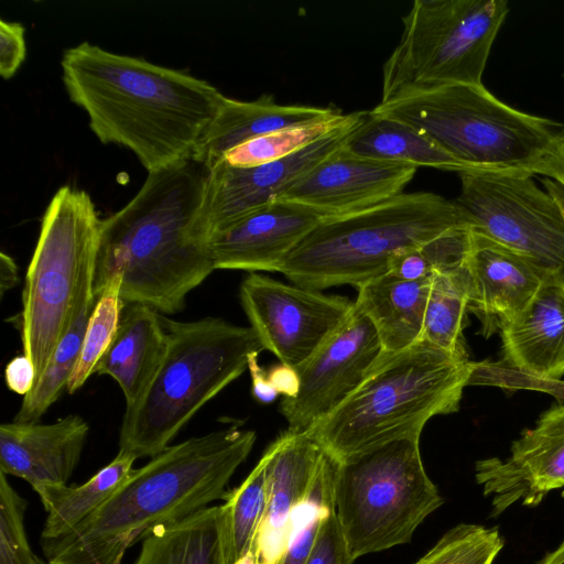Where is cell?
I'll use <instances>...</instances> for the list:
<instances>
[{
  "label": "cell",
  "mask_w": 564,
  "mask_h": 564,
  "mask_svg": "<svg viewBox=\"0 0 564 564\" xmlns=\"http://www.w3.org/2000/svg\"><path fill=\"white\" fill-rule=\"evenodd\" d=\"M62 79L102 143L131 150L148 172L192 158L226 96L208 82L82 42L63 52Z\"/></svg>",
  "instance_id": "cell-1"
},
{
  "label": "cell",
  "mask_w": 564,
  "mask_h": 564,
  "mask_svg": "<svg viewBox=\"0 0 564 564\" xmlns=\"http://www.w3.org/2000/svg\"><path fill=\"white\" fill-rule=\"evenodd\" d=\"M208 169L191 159L150 172L134 197L101 219L94 291L121 276L123 303L175 314L216 270L208 245L191 234Z\"/></svg>",
  "instance_id": "cell-2"
},
{
  "label": "cell",
  "mask_w": 564,
  "mask_h": 564,
  "mask_svg": "<svg viewBox=\"0 0 564 564\" xmlns=\"http://www.w3.org/2000/svg\"><path fill=\"white\" fill-rule=\"evenodd\" d=\"M236 426L191 437L150 458L91 516L65 536L41 540L48 564H122L152 528L188 517L217 500L256 442Z\"/></svg>",
  "instance_id": "cell-3"
},
{
  "label": "cell",
  "mask_w": 564,
  "mask_h": 564,
  "mask_svg": "<svg viewBox=\"0 0 564 564\" xmlns=\"http://www.w3.org/2000/svg\"><path fill=\"white\" fill-rule=\"evenodd\" d=\"M476 365L420 339L381 354L360 386L307 433L340 462L398 440H417L435 415L458 410Z\"/></svg>",
  "instance_id": "cell-4"
},
{
  "label": "cell",
  "mask_w": 564,
  "mask_h": 564,
  "mask_svg": "<svg viewBox=\"0 0 564 564\" xmlns=\"http://www.w3.org/2000/svg\"><path fill=\"white\" fill-rule=\"evenodd\" d=\"M166 350L152 381L126 406L119 451L137 458L164 451L188 421L264 350L251 327L219 317L177 322L162 316Z\"/></svg>",
  "instance_id": "cell-5"
},
{
  "label": "cell",
  "mask_w": 564,
  "mask_h": 564,
  "mask_svg": "<svg viewBox=\"0 0 564 564\" xmlns=\"http://www.w3.org/2000/svg\"><path fill=\"white\" fill-rule=\"evenodd\" d=\"M370 111L414 128L468 172L533 176L564 143V123L519 111L482 84L442 86Z\"/></svg>",
  "instance_id": "cell-6"
},
{
  "label": "cell",
  "mask_w": 564,
  "mask_h": 564,
  "mask_svg": "<svg viewBox=\"0 0 564 564\" xmlns=\"http://www.w3.org/2000/svg\"><path fill=\"white\" fill-rule=\"evenodd\" d=\"M462 227L470 228V219L455 199L430 192L401 193L324 219L291 251L280 272L311 290L358 288L387 273L398 252Z\"/></svg>",
  "instance_id": "cell-7"
},
{
  "label": "cell",
  "mask_w": 564,
  "mask_h": 564,
  "mask_svg": "<svg viewBox=\"0 0 564 564\" xmlns=\"http://www.w3.org/2000/svg\"><path fill=\"white\" fill-rule=\"evenodd\" d=\"M100 225L90 195L69 185L45 209L22 293V345L35 384L73 323L83 279L96 264Z\"/></svg>",
  "instance_id": "cell-8"
},
{
  "label": "cell",
  "mask_w": 564,
  "mask_h": 564,
  "mask_svg": "<svg viewBox=\"0 0 564 564\" xmlns=\"http://www.w3.org/2000/svg\"><path fill=\"white\" fill-rule=\"evenodd\" d=\"M334 501L355 560L409 543L444 502L424 469L417 440L389 442L337 462Z\"/></svg>",
  "instance_id": "cell-9"
},
{
  "label": "cell",
  "mask_w": 564,
  "mask_h": 564,
  "mask_svg": "<svg viewBox=\"0 0 564 564\" xmlns=\"http://www.w3.org/2000/svg\"><path fill=\"white\" fill-rule=\"evenodd\" d=\"M506 0H415L383 65L379 104L447 85H481Z\"/></svg>",
  "instance_id": "cell-10"
},
{
  "label": "cell",
  "mask_w": 564,
  "mask_h": 564,
  "mask_svg": "<svg viewBox=\"0 0 564 564\" xmlns=\"http://www.w3.org/2000/svg\"><path fill=\"white\" fill-rule=\"evenodd\" d=\"M455 199L470 229L564 274V215L532 176L463 172Z\"/></svg>",
  "instance_id": "cell-11"
},
{
  "label": "cell",
  "mask_w": 564,
  "mask_h": 564,
  "mask_svg": "<svg viewBox=\"0 0 564 564\" xmlns=\"http://www.w3.org/2000/svg\"><path fill=\"white\" fill-rule=\"evenodd\" d=\"M366 115L367 111L352 112L345 126L279 160L250 166L218 161L208 169L192 236L208 245L216 234L281 198L301 177L340 149Z\"/></svg>",
  "instance_id": "cell-12"
},
{
  "label": "cell",
  "mask_w": 564,
  "mask_h": 564,
  "mask_svg": "<svg viewBox=\"0 0 564 564\" xmlns=\"http://www.w3.org/2000/svg\"><path fill=\"white\" fill-rule=\"evenodd\" d=\"M241 306L264 350L297 368L339 327L355 306L340 295L250 273L240 284Z\"/></svg>",
  "instance_id": "cell-13"
},
{
  "label": "cell",
  "mask_w": 564,
  "mask_h": 564,
  "mask_svg": "<svg viewBox=\"0 0 564 564\" xmlns=\"http://www.w3.org/2000/svg\"><path fill=\"white\" fill-rule=\"evenodd\" d=\"M382 354L375 326L355 305L339 327L300 367V390L283 398L288 431L305 433L341 404Z\"/></svg>",
  "instance_id": "cell-14"
},
{
  "label": "cell",
  "mask_w": 564,
  "mask_h": 564,
  "mask_svg": "<svg viewBox=\"0 0 564 564\" xmlns=\"http://www.w3.org/2000/svg\"><path fill=\"white\" fill-rule=\"evenodd\" d=\"M475 477L491 498V517L514 503L535 507L551 490L564 487V404L552 406L525 430L508 458L478 460Z\"/></svg>",
  "instance_id": "cell-15"
},
{
  "label": "cell",
  "mask_w": 564,
  "mask_h": 564,
  "mask_svg": "<svg viewBox=\"0 0 564 564\" xmlns=\"http://www.w3.org/2000/svg\"><path fill=\"white\" fill-rule=\"evenodd\" d=\"M416 169L356 155L343 145L279 199L310 207L326 217L350 214L403 193Z\"/></svg>",
  "instance_id": "cell-16"
},
{
  "label": "cell",
  "mask_w": 564,
  "mask_h": 564,
  "mask_svg": "<svg viewBox=\"0 0 564 564\" xmlns=\"http://www.w3.org/2000/svg\"><path fill=\"white\" fill-rule=\"evenodd\" d=\"M465 265L471 279L468 311L479 318L486 338L516 318L556 273L473 229Z\"/></svg>",
  "instance_id": "cell-17"
},
{
  "label": "cell",
  "mask_w": 564,
  "mask_h": 564,
  "mask_svg": "<svg viewBox=\"0 0 564 564\" xmlns=\"http://www.w3.org/2000/svg\"><path fill=\"white\" fill-rule=\"evenodd\" d=\"M326 218L310 207L278 199L208 240L215 268L280 272L291 251Z\"/></svg>",
  "instance_id": "cell-18"
},
{
  "label": "cell",
  "mask_w": 564,
  "mask_h": 564,
  "mask_svg": "<svg viewBox=\"0 0 564 564\" xmlns=\"http://www.w3.org/2000/svg\"><path fill=\"white\" fill-rule=\"evenodd\" d=\"M268 499L252 553L259 564H275L292 534V516L307 497L324 451L307 433L283 432L265 449Z\"/></svg>",
  "instance_id": "cell-19"
},
{
  "label": "cell",
  "mask_w": 564,
  "mask_h": 564,
  "mask_svg": "<svg viewBox=\"0 0 564 564\" xmlns=\"http://www.w3.org/2000/svg\"><path fill=\"white\" fill-rule=\"evenodd\" d=\"M89 425L77 414L50 424L11 422L0 425V471L32 488L64 486L73 476L87 442Z\"/></svg>",
  "instance_id": "cell-20"
},
{
  "label": "cell",
  "mask_w": 564,
  "mask_h": 564,
  "mask_svg": "<svg viewBox=\"0 0 564 564\" xmlns=\"http://www.w3.org/2000/svg\"><path fill=\"white\" fill-rule=\"evenodd\" d=\"M499 333L511 366L536 379L558 380L564 375V274L553 273Z\"/></svg>",
  "instance_id": "cell-21"
},
{
  "label": "cell",
  "mask_w": 564,
  "mask_h": 564,
  "mask_svg": "<svg viewBox=\"0 0 564 564\" xmlns=\"http://www.w3.org/2000/svg\"><path fill=\"white\" fill-rule=\"evenodd\" d=\"M340 112L330 107L280 105L272 95L267 94L252 101L226 96L220 110L196 143L192 159L209 169L239 144Z\"/></svg>",
  "instance_id": "cell-22"
},
{
  "label": "cell",
  "mask_w": 564,
  "mask_h": 564,
  "mask_svg": "<svg viewBox=\"0 0 564 564\" xmlns=\"http://www.w3.org/2000/svg\"><path fill=\"white\" fill-rule=\"evenodd\" d=\"M166 350L162 316L138 303H124L113 340L98 361L95 373L119 384L126 406L134 404L155 376Z\"/></svg>",
  "instance_id": "cell-23"
},
{
  "label": "cell",
  "mask_w": 564,
  "mask_h": 564,
  "mask_svg": "<svg viewBox=\"0 0 564 564\" xmlns=\"http://www.w3.org/2000/svg\"><path fill=\"white\" fill-rule=\"evenodd\" d=\"M133 564H234L226 503L152 528Z\"/></svg>",
  "instance_id": "cell-24"
},
{
  "label": "cell",
  "mask_w": 564,
  "mask_h": 564,
  "mask_svg": "<svg viewBox=\"0 0 564 564\" xmlns=\"http://www.w3.org/2000/svg\"><path fill=\"white\" fill-rule=\"evenodd\" d=\"M431 279L405 281L384 273L357 288L355 305L375 326L382 354L399 352L421 339Z\"/></svg>",
  "instance_id": "cell-25"
},
{
  "label": "cell",
  "mask_w": 564,
  "mask_h": 564,
  "mask_svg": "<svg viewBox=\"0 0 564 564\" xmlns=\"http://www.w3.org/2000/svg\"><path fill=\"white\" fill-rule=\"evenodd\" d=\"M137 457L121 452L83 485L42 486L33 490L46 511L41 540L67 535L91 516L122 486Z\"/></svg>",
  "instance_id": "cell-26"
},
{
  "label": "cell",
  "mask_w": 564,
  "mask_h": 564,
  "mask_svg": "<svg viewBox=\"0 0 564 564\" xmlns=\"http://www.w3.org/2000/svg\"><path fill=\"white\" fill-rule=\"evenodd\" d=\"M344 147L351 153L380 161L433 167L458 173L467 167L414 128L367 111Z\"/></svg>",
  "instance_id": "cell-27"
},
{
  "label": "cell",
  "mask_w": 564,
  "mask_h": 564,
  "mask_svg": "<svg viewBox=\"0 0 564 564\" xmlns=\"http://www.w3.org/2000/svg\"><path fill=\"white\" fill-rule=\"evenodd\" d=\"M95 265L85 274L78 293L75 315L67 333L59 341L46 370L31 392L24 395L14 422H37L67 389L77 364L89 317L97 296L94 291Z\"/></svg>",
  "instance_id": "cell-28"
},
{
  "label": "cell",
  "mask_w": 564,
  "mask_h": 564,
  "mask_svg": "<svg viewBox=\"0 0 564 564\" xmlns=\"http://www.w3.org/2000/svg\"><path fill=\"white\" fill-rule=\"evenodd\" d=\"M471 295V279L466 265L434 272L427 296L421 339L448 352L469 359L463 330Z\"/></svg>",
  "instance_id": "cell-29"
},
{
  "label": "cell",
  "mask_w": 564,
  "mask_h": 564,
  "mask_svg": "<svg viewBox=\"0 0 564 564\" xmlns=\"http://www.w3.org/2000/svg\"><path fill=\"white\" fill-rule=\"evenodd\" d=\"M337 462L324 452L307 497L292 516V534L275 564H305L325 517L335 509L334 486Z\"/></svg>",
  "instance_id": "cell-30"
},
{
  "label": "cell",
  "mask_w": 564,
  "mask_h": 564,
  "mask_svg": "<svg viewBox=\"0 0 564 564\" xmlns=\"http://www.w3.org/2000/svg\"><path fill=\"white\" fill-rule=\"evenodd\" d=\"M351 113L288 127L258 137L228 151L221 160L231 165L250 166L289 156L345 126Z\"/></svg>",
  "instance_id": "cell-31"
},
{
  "label": "cell",
  "mask_w": 564,
  "mask_h": 564,
  "mask_svg": "<svg viewBox=\"0 0 564 564\" xmlns=\"http://www.w3.org/2000/svg\"><path fill=\"white\" fill-rule=\"evenodd\" d=\"M121 276H111L97 295L95 307L85 332L77 364L69 377L67 392L75 393L87 379L110 347L117 333L124 303L120 297Z\"/></svg>",
  "instance_id": "cell-32"
},
{
  "label": "cell",
  "mask_w": 564,
  "mask_h": 564,
  "mask_svg": "<svg viewBox=\"0 0 564 564\" xmlns=\"http://www.w3.org/2000/svg\"><path fill=\"white\" fill-rule=\"evenodd\" d=\"M268 455L264 452L247 478L229 490L224 500L229 514L234 563L249 552L265 513L268 499Z\"/></svg>",
  "instance_id": "cell-33"
},
{
  "label": "cell",
  "mask_w": 564,
  "mask_h": 564,
  "mask_svg": "<svg viewBox=\"0 0 564 564\" xmlns=\"http://www.w3.org/2000/svg\"><path fill=\"white\" fill-rule=\"evenodd\" d=\"M502 547L503 539L496 528L460 523L414 564H494Z\"/></svg>",
  "instance_id": "cell-34"
},
{
  "label": "cell",
  "mask_w": 564,
  "mask_h": 564,
  "mask_svg": "<svg viewBox=\"0 0 564 564\" xmlns=\"http://www.w3.org/2000/svg\"><path fill=\"white\" fill-rule=\"evenodd\" d=\"M28 501L0 471V564H40L31 550L24 518Z\"/></svg>",
  "instance_id": "cell-35"
},
{
  "label": "cell",
  "mask_w": 564,
  "mask_h": 564,
  "mask_svg": "<svg viewBox=\"0 0 564 564\" xmlns=\"http://www.w3.org/2000/svg\"><path fill=\"white\" fill-rule=\"evenodd\" d=\"M354 561L334 509L323 520L305 564H352Z\"/></svg>",
  "instance_id": "cell-36"
},
{
  "label": "cell",
  "mask_w": 564,
  "mask_h": 564,
  "mask_svg": "<svg viewBox=\"0 0 564 564\" xmlns=\"http://www.w3.org/2000/svg\"><path fill=\"white\" fill-rule=\"evenodd\" d=\"M25 28L19 22L0 20V74L10 78L26 55Z\"/></svg>",
  "instance_id": "cell-37"
},
{
  "label": "cell",
  "mask_w": 564,
  "mask_h": 564,
  "mask_svg": "<svg viewBox=\"0 0 564 564\" xmlns=\"http://www.w3.org/2000/svg\"><path fill=\"white\" fill-rule=\"evenodd\" d=\"M420 247L398 252L390 261L387 273L405 281H419L431 276L433 269Z\"/></svg>",
  "instance_id": "cell-38"
},
{
  "label": "cell",
  "mask_w": 564,
  "mask_h": 564,
  "mask_svg": "<svg viewBox=\"0 0 564 564\" xmlns=\"http://www.w3.org/2000/svg\"><path fill=\"white\" fill-rule=\"evenodd\" d=\"M4 373L8 388L23 397L31 392L35 386L34 366L24 354L11 359L6 367Z\"/></svg>",
  "instance_id": "cell-39"
},
{
  "label": "cell",
  "mask_w": 564,
  "mask_h": 564,
  "mask_svg": "<svg viewBox=\"0 0 564 564\" xmlns=\"http://www.w3.org/2000/svg\"><path fill=\"white\" fill-rule=\"evenodd\" d=\"M273 389L284 398H295L300 390V376L294 367L280 362L268 370Z\"/></svg>",
  "instance_id": "cell-40"
},
{
  "label": "cell",
  "mask_w": 564,
  "mask_h": 564,
  "mask_svg": "<svg viewBox=\"0 0 564 564\" xmlns=\"http://www.w3.org/2000/svg\"><path fill=\"white\" fill-rule=\"evenodd\" d=\"M259 354H252L248 360V370L251 377V392L253 398L261 403H272L279 393L270 383L268 371L258 362Z\"/></svg>",
  "instance_id": "cell-41"
},
{
  "label": "cell",
  "mask_w": 564,
  "mask_h": 564,
  "mask_svg": "<svg viewBox=\"0 0 564 564\" xmlns=\"http://www.w3.org/2000/svg\"><path fill=\"white\" fill-rule=\"evenodd\" d=\"M539 175L552 178L564 187V143L542 164Z\"/></svg>",
  "instance_id": "cell-42"
},
{
  "label": "cell",
  "mask_w": 564,
  "mask_h": 564,
  "mask_svg": "<svg viewBox=\"0 0 564 564\" xmlns=\"http://www.w3.org/2000/svg\"><path fill=\"white\" fill-rule=\"evenodd\" d=\"M0 289L1 295L11 288H13L18 281V265L14 260L7 253H0Z\"/></svg>",
  "instance_id": "cell-43"
},
{
  "label": "cell",
  "mask_w": 564,
  "mask_h": 564,
  "mask_svg": "<svg viewBox=\"0 0 564 564\" xmlns=\"http://www.w3.org/2000/svg\"><path fill=\"white\" fill-rule=\"evenodd\" d=\"M541 181L546 192L556 200L564 215V187L549 177H543Z\"/></svg>",
  "instance_id": "cell-44"
},
{
  "label": "cell",
  "mask_w": 564,
  "mask_h": 564,
  "mask_svg": "<svg viewBox=\"0 0 564 564\" xmlns=\"http://www.w3.org/2000/svg\"><path fill=\"white\" fill-rule=\"evenodd\" d=\"M541 564H564V542L552 553L547 554Z\"/></svg>",
  "instance_id": "cell-45"
},
{
  "label": "cell",
  "mask_w": 564,
  "mask_h": 564,
  "mask_svg": "<svg viewBox=\"0 0 564 564\" xmlns=\"http://www.w3.org/2000/svg\"><path fill=\"white\" fill-rule=\"evenodd\" d=\"M234 564H259L252 552H249L245 556L240 557Z\"/></svg>",
  "instance_id": "cell-46"
},
{
  "label": "cell",
  "mask_w": 564,
  "mask_h": 564,
  "mask_svg": "<svg viewBox=\"0 0 564 564\" xmlns=\"http://www.w3.org/2000/svg\"><path fill=\"white\" fill-rule=\"evenodd\" d=\"M40 564H48L47 562H44L43 560H41V563Z\"/></svg>",
  "instance_id": "cell-47"
}]
</instances>
